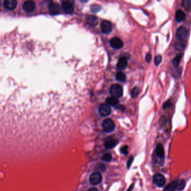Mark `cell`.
<instances>
[{"label":"cell","mask_w":191,"mask_h":191,"mask_svg":"<svg viewBox=\"0 0 191 191\" xmlns=\"http://www.w3.org/2000/svg\"><path fill=\"white\" fill-rule=\"evenodd\" d=\"M52 44L0 31V161L50 155L65 138Z\"/></svg>","instance_id":"1"},{"label":"cell","mask_w":191,"mask_h":191,"mask_svg":"<svg viewBox=\"0 0 191 191\" xmlns=\"http://www.w3.org/2000/svg\"><path fill=\"white\" fill-rule=\"evenodd\" d=\"M116 125L114 122L110 118H107L103 122L102 128L104 131L107 133H110L114 130Z\"/></svg>","instance_id":"2"},{"label":"cell","mask_w":191,"mask_h":191,"mask_svg":"<svg viewBox=\"0 0 191 191\" xmlns=\"http://www.w3.org/2000/svg\"><path fill=\"white\" fill-rule=\"evenodd\" d=\"M110 93L113 97L120 98L123 95V88L118 84H114L110 88Z\"/></svg>","instance_id":"3"},{"label":"cell","mask_w":191,"mask_h":191,"mask_svg":"<svg viewBox=\"0 0 191 191\" xmlns=\"http://www.w3.org/2000/svg\"><path fill=\"white\" fill-rule=\"evenodd\" d=\"M118 143V140L114 137L109 136L104 142V147L107 149H111L114 147Z\"/></svg>","instance_id":"4"},{"label":"cell","mask_w":191,"mask_h":191,"mask_svg":"<svg viewBox=\"0 0 191 191\" xmlns=\"http://www.w3.org/2000/svg\"><path fill=\"white\" fill-rule=\"evenodd\" d=\"M89 181L92 185H97L101 183L102 181V176L100 173L95 172L92 173L89 178Z\"/></svg>","instance_id":"5"},{"label":"cell","mask_w":191,"mask_h":191,"mask_svg":"<svg viewBox=\"0 0 191 191\" xmlns=\"http://www.w3.org/2000/svg\"><path fill=\"white\" fill-rule=\"evenodd\" d=\"M154 183L158 187H162L165 184V178L161 174H156L153 178Z\"/></svg>","instance_id":"6"},{"label":"cell","mask_w":191,"mask_h":191,"mask_svg":"<svg viewBox=\"0 0 191 191\" xmlns=\"http://www.w3.org/2000/svg\"><path fill=\"white\" fill-rule=\"evenodd\" d=\"M23 9L28 12H31L35 10L36 7V3L33 1H25L22 5Z\"/></svg>","instance_id":"7"},{"label":"cell","mask_w":191,"mask_h":191,"mask_svg":"<svg viewBox=\"0 0 191 191\" xmlns=\"http://www.w3.org/2000/svg\"><path fill=\"white\" fill-rule=\"evenodd\" d=\"M99 112L101 116L107 117L111 114V108L107 104H103L99 108Z\"/></svg>","instance_id":"8"},{"label":"cell","mask_w":191,"mask_h":191,"mask_svg":"<svg viewBox=\"0 0 191 191\" xmlns=\"http://www.w3.org/2000/svg\"><path fill=\"white\" fill-rule=\"evenodd\" d=\"M112 24L109 21L103 20L101 24V28L103 32L105 34L111 33L112 30Z\"/></svg>","instance_id":"9"},{"label":"cell","mask_w":191,"mask_h":191,"mask_svg":"<svg viewBox=\"0 0 191 191\" xmlns=\"http://www.w3.org/2000/svg\"><path fill=\"white\" fill-rule=\"evenodd\" d=\"M111 46L115 49H121L123 47V43L118 37H113L110 41Z\"/></svg>","instance_id":"10"},{"label":"cell","mask_w":191,"mask_h":191,"mask_svg":"<svg viewBox=\"0 0 191 191\" xmlns=\"http://www.w3.org/2000/svg\"><path fill=\"white\" fill-rule=\"evenodd\" d=\"M188 34L187 29L184 27H180L176 32V36L178 39H184Z\"/></svg>","instance_id":"11"},{"label":"cell","mask_w":191,"mask_h":191,"mask_svg":"<svg viewBox=\"0 0 191 191\" xmlns=\"http://www.w3.org/2000/svg\"><path fill=\"white\" fill-rule=\"evenodd\" d=\"M62 7L64 11L70 14L73 11V2L71 1H65L62 2Z\"/></svg>","instance_id":"12"},{"label":"cell","mask_w":191,"mask_h":191,"mask_svg":"<svg viewBox=\"0 0 191 191\" xmlns=\"http://www.w3.org/2000/svg\"><path fill=\"white\" fill-rule=\"evenodd\" d=\"M4 6L6 9L14 10L15 9L17 5L18 2L16 0H6L3 2Z\"/></svg>","instance_id":"13"},{"label":"cell","mask_w":191,"mask_h":191,"mask_svg":"<svg viewBox=\"0 0 191 191\" xmlns=\"http://www.w3.org/2000/svg\"><path fill=\"white\" fill-rule=\"evenodd\" d=\"M186 46V42L184 39H178L174 44V47L177 50H183Z\"/></svg>","instance_id":"14"},{"label":"cell","mask_w":191,"mask_h":191,"mask_svg":"<svg viewBox=\"0 0 191 191\" xmlns=\"http://www.w3.org/2000/svg\"><path fill=\"white\" fill-rule=\"evenodd\" d=\"M127 66V58L126 57H121L117 63V66L119 70H124Z\"/></svg>","instance_id":"15"},{"label":"cell","mask_w":191,"mask_h":191,"mask_svg":"<svg viewBox=\"0 0 191 191\" xmlns=\"http://www.w3.org/2000/svg\"><path fill=\"white\" fill-rule=\"evenodd\" d=\"M88 24L91 27L94 28L98 24V18L94 15H89L87 17Z\"/></svg>","instance_id":"16"},{"label":"cell","mask_w":191,"mask_h":191,"mask_svg":"<svg viewBox=\"0 0 191 191\" xmlns=\"http://www.w3.org/2000/svg\"><path fill=\"white\" fill-rule=\"evenodd\" d=\"M155 152L157 156H158L160 159H164V149L161 143H159L155 149Z\"/></svg>","instance_id":"17"},{"label":"cell","mask_w":191,"mask_h":191,"mask_svg":"<svg viewBox=\"0 0 191 191\" xmlns=\"http://www.w3.org/2000/svg\"><path fill=\"white\" fill-rule=\"evenodd\" d=\"M50 11L52 14H58L60 11V6L57 3L52 2L50 6Z\"/></svg>","instance_id":"18"},{"label":"cell","mask_w":191,"mask_h":191,"mask_svg":"<svg viewBox=\"0 0 191 191\" xmlns=\"http://www.w3.org/2000/svg\"><path fill=\"white\" fill-rule=\"evenodd\" d=\"M186 15L184 12L181 10H177L175 13V19L178 22H181L185 19Z\"/></svg>","instance_id":"19"},{"label":"cell","mask_w":191,"mask_h":191,"mask_svg":"<svg viewBox=\"0 0 191 191\" xmlns=\"http://www.w3.org/2000/svg\"><path fill=\"white\" fill-rule=\"evenodd\" d=\"M106 103L109 106L111 105V106H116L117 105H118L119 101L118 99L115 97H109L106 99Z\"/></svg>","instance_id":"20"},{"label":"cell","mask_w":191,"mask_h":191,"mask_svg":"<svg viewBox=\"0 0 191 191\" xmlns=\"http://www.w3.org/2000/svg\"><path fill=\"white\" fill-rule=\"evenodd\" d=\"M177 190L176 181H173L165 187L163 191H175Z\"/></svg>","instance_id":"21"},{"label":"cell","mask_w":191,"mask_h":191,"mask_svg":"<svg viewBox=\"0 0 191 191\" xmlns=\"http://www.w3.org/2000/svg\"><path fill=\"white\" fill-rule=\"evenodd\" d=\"M186 186V182L183 179H179L176 181V187L177 190L179 191L183 190Z\"/></svg>","instance_id":"22"},{"label":"cell","mask_w":191,"mask_h":191,"mask_svg":"<svg viewBox=\"0 0 191 191\" xmlns=\"http://www.w3.org/2000/svg\"><path fill=\"white\" fill-rule=\"evenodd\" d=\"M116 80L120 82H124L126 80V76L124 73L118 72L116 74Z\"/></svg>","instance_id":"23"},{"label":"cell","mask_w":191,"mask_h":191,"mask_svg":"<svg viewBox=\"0 0 191 191\" xmlns=\"http://www.w3.org/2000/svg\"><path fill=\"white\" fill-rule=\"evenodd\" d=\"M181 57H182V55L181 54H179L178 56H177L174 58V60H173V65L175 67H177L179 65V63L181 62Z\"/></svg>","instance_id":"24"},{"label":"cell","mask_w":191,"mask_h":191,"mask_svg":"<svg viewBox=\"0 0 191 191\" xmlns=\"http://www.w3.org/2000/svg\"><path fill=\"white\" fill-rule=\"evenodd\" d=\"M139 88L137 87V86L134 87L132 89V91H131V97L133 98H136L139 95Z\"/></svg>","instance_id":"25"},{"label":"cell","mask_w":191,"mask_h":191,"mask_svg":"<svg viewBox=\"0 0 191 191\" xmlns=\"http://www.w3.org/2000/svg\"><path fill=\"white\" fill-rule=\"evenodd\" d=\"M182 5L185 8V9L187 11H190L191 9V1L186 0L184 1L182 3Z\"/></svg>","instance_id":"26"},{"label":"cell","mask_w":191,"mask_h":191,"mask_svg":"<svg viewBox=\"0 0 191 191\" xmlns=\"http://www.w3.org/2000/svg\"><path fill=\"white\" fill-rule=\"evenodd\" d=\"M101 6L100 5H97V4H95V5H93L91 6L90 10L93 13H96L98 11H99L100 10H101Z\"/></svg>","instance_id":"27"},{"label":"cell","mask_w":191,"mask_h":191,"mask_svg":"<svg viewBox=\"0 0 191 191\" xmlns=\"http://www.w3.org/2000/svg\"><path fill=\"white\" fill-rule=\"evenodd\" d=\"M112 159V156L110 153H107L105 154L103 157H102V160L105 161H107V162H109L111 161Z\"/></svg>","instance_id":"28"},{"label":"cell","mask_w":191,"mask_h":191,"mask_svg":"<svg viewBox=\"0 0 191 191\" xmlns=\"http://www.w3.org/2000/svg\"><path fill=\"white\" fill-rule=\"evenodd\" d=\"M161 60H162V56L161 55H157L155 57V64L156 66L159 65L161 63Z\"/></svg>","instance_id":"29"},{"label":"cell","mask_w":191,"mask_h":191,"mask_svg":"<svg viewBox=\"0 0 191 191\" xmlns=\"http://www.w3.org/2000/svg\"><path fill=\"white\" fill-rule=\"evenodd\" d=\"M121 153L124 155H127L128 153V147L127 145L123 146L121 149Z\"/></svg>","instance_id":"30"},{"label":"cell","mask_w":191,"mask_h":191,"mask_svg":"<svg viewBox=\"0 0 191 191\" xmlns=\"http://www.w3.org/2000/svg\"><path fill=\"white\" fill-rule=\"evenodd\" d=\"M133 160V158L132 156H130L128 160V162H127V167H128V168H129L130 167Z\"/></svg>","instance_id":"31"},{"label":"cell","mask_w":191,"mask_h":191,"mask_svg":"<svg viewBox=\"0 0 191 191\" xmlns=\"http://www.w3.org/2000/svg\"><path fill=\"white\" fill-rule=\"evenodd\" d=\"M151 60V55L149 53H147L146 56V61L148 63H149Z\"/></svg>","instance_id":"32"},{"label":"cell","mask_w":191,"mask_h":191,"mask_svg":"<svg viewBox=\"0 0 191 191\" xmlns=\"http://www.w3.org/2000/svg\"><path fill=\"white\" fill-rule=\"evenodd\" d=\"M88 191H98V190L97 188H96L95 187H92V188H90Z\"/></svg>","instance_id":"33"}]
</instances>
